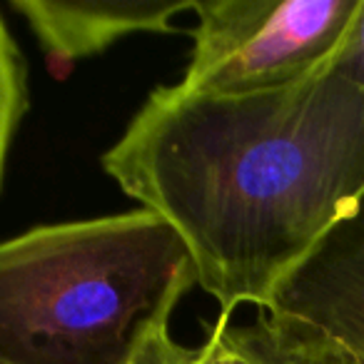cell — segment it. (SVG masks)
I'll return each mask as SVG.
<instances>
[{
  "instance_id": "obj_3",
  "label": "cell",
  "mask_w": 364,
  "mask_h": 364,
  "mask_svg": "<svg viewBox=\"0 0 364 364\" xmlns=\"http://www.w3.org/2000/svg\"><path fill=\"white\" fill-rule=\"evenodd\" d=\"M359 0H195V50L180 87L242 97L324 70Z\"/></svg>"
},
{
  "instance_id": "obj_2",
  "label": "cell",
  "mask_w": 364,
  "mask_h": 364,
  "mask_svg": "<svg viewBox=\"0 0 364 364\" xmlns=\"http://www.w3.org/2000/svg\"><path fill=\"white\" fill-rule=\"evenodd\" d=\"M195 284L147 208L28 230L0 242V364H132Z\"/></svg>"
},
{
  "instance_id": "obj_9",
  "label": "cell",
  "mask_w": 364,
  "mask_h": 364,
  "mask_svg": "<svg viewBox=\"0 0 364 364\" xmlns=\"http://www.w3.org/2000/svg\"><path fill=\"white\" fill-rule=\"evenodd\" d=\"M324 70L364 90V0H359L357 13L349 21L347 31Z\"/></svg>"
},
{
  "instance_id": "obj_7",
  "label": "cell",
  "mask_w": 364,
  "mask_h": 364,
  "mask_svg": "<svg viewBox=\"0 0 364 364\" xmlns=\"http://www.w3.org/2000/svg\"><path fill=\"white\" fill-rule=\"evenodd\" d=\"M28 110V73L23 53L0 16V188L16 132Z\"/></svg>"
},
{
  "instance_id": "obj_6",
  "label": "cell",
  "mask_w": 364,
  "mask_h": 364,
  "mask_svg": "<svg viewBox=\"0 0 364 364\" xmlns=\"http://www.w3.org/2000/svg\"><path fill=\"white\" fill-rule=\"evenodd\" d=\"M228 339L252 364H364V349L262 312L255 324L228 322Z\"/></svg>"
},
{
  "instance_id": "obj_1",
  "label": "cell",
  "mask_w": 364,
  "mask_h": 364,
  "mask_svg": "<svg viewBox=\"0 0 364 364\" xmlns=\"http://www.w3.org/2000/svg\"><path fill=\"white\" fill-rule=\"evenodd\" d=\"M102 167L177 230L223 314L262 312L364 195V90L327 70L242 97L160 87Z\"/></svg>"
},
{
  "instance_id": "obj_4",
  "label": "cell",
  "mask_w": 364,
  "mask_h": 364,
  "mask_svg": "<svg viewBox=\"0 0 364 364\" xmlns=\"http://www.w3.org/2000/svg\"><path fill=\"white\" fill-rule=\"evenodd\" d=\"M262 314L364 349V195L284 274Z\"/></svg>"
},
{
  "instance_id": "obj_5",
  "label": "cell",
  "mask_w": 364,
  "mask_h": 364,
  "mask_svg": "<svg viewBox=\"0 0 364 364\" xmlns=\"http://www.w3.org/2000/svg\"><path fill=\"white\" fill-rule=\"evenodd\" d=\"M195 0H13L50 60L75 63L135 33H175Z\"/></svg>"
},
{
  "instance_id": "obj_8",
  "label": "cell",
  "mask_w": 364,
  "mask_h": 364,
  "mask_svg": "<svg viewBox=\"0 0 364 364\" xmlns=\"http://www.w3.org/2000/svg\"><path fill=\"white\" fill-rule=\"evenodd\" d=\"M228 322V314H220L218 322L210 327L208 342L198 349L182 347L170 337V329H160L140 349L132 364H252L230 344Z\"/></svg>"
}]
</instances>
